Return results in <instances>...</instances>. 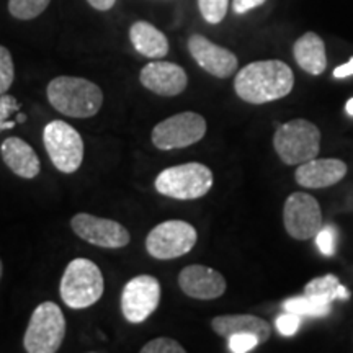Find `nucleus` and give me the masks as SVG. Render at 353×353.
Returning <instances> with one entry per match:
<instances>
[{"label": "nucleus", "mask_w": 353, "mask_h": 353, "mask_svg": "<svg viewBox=\"0 0 353 353\" xmlns=\"http://www.w3.org/2000/svg\"><path fill=\"white\" fill-rule=\"evenodd\" d=\"M294 74L283 61L268 59L247 64L236 74L234 90L241 100L252 105L283 99L293 90Z\"/></svg>", "instance_id": "obj_1"}, {"label": "nucleus", "mask_w": 353, "mask_h": 353, "mask_svg": "<svg viewBox=\"0 0 353 353\" xmlns=\"http://www.w3.org/2000/svg\"><path fill=\"white\" fill-rule=\"evenodd\" d=\"M51 107L70 118H92L103 105V92L92 81L61 76L52 79L46 88Z\"/></svg>", "instance_id": "obj_2"}, {"label": "nucleus", "mask_w": 353, "mask_h": 353, "mask_svg": "<svg viewBox=\"0 0 353 353\" xmlns=\"http://www.w3.org/2000/svg\"><path fill=\"white\" fill-rule=\"evenodd\" d=\"M105 290L103 275L88 259H74L61 278V299L70 309H85L100 301Z\"/></svg>", "instance_id": "obj_3"}, {"label": "nucleus", "mask_w": 353, "mask_h": 353, "mask_svg": "<svg viewBox=\"0 0 353 353\" xmlns=\"http://www.w3.org/2000/svg\"><path fill=\"white\" fill-rule=\"evenodd\" d=\"M273 148L283 164H304L319 154L321 131L307 120H291L275 131Z\"/></svg>", "instance_id": "obj_4"}, {"label": "nucleus", "mask_w": 353, "mask_h": 353, "mask_svg": "<svg viewBox=\"0 0 353 353\" xmlns=\"http://www.w3.org/2000/svg\"><path fill=\"white\" fill-rule=\"evenodd\" d=\"M154 187L174 200H198L213 187V172L200 162L174 165L156 176Z\"/></svg>", "instance_id": "obj_5"}, {"label": "nucleus", "mask_w": 353, "mask_h": 353, "mask_svg": "<svg viewBox=\"0 0 353 353\" xmlns=\"http://www.w3.org/2000/svg\"><path fill=\"white\" fill-rule=\"evenodd\" d=\"M65 337V317L56 303L46 301L34 307L25 330L23 347L28 353H54Z\"/></svg>", "instance_id": "obj_6"}, {"label": "nucleus", "mask_w": 353, "mask_h": 353, "mask_svg": "<svg viewBox=\"0 0 353 353\" xmlns=\"http://www.w3.org/2000/svg\"><path fill=\"white\" fill-rule=\"evenodd\" d=\"M43 143L52 165L63 174H74L83 161V139L76 128L54 120L43 130Z\"/></svg>", "instance_id": "obj_7"}, {"label": "nucleus", "mask_w": 353, "mask_h": 353, "mask_svg": "<svg viewBox=\"0 0 353 353\" xmlns=\"http://www.w3.org/2000/svg\"><path fill=\"white\" fill-rule=\"evenodd\" d=\"M198 241V232L182 219H170L157 224L145 237V250L157 260L179 259L188 254Z\"/></svg>", "instance_id": "obj_8"}, {"label": "nucleus", "mask_w": 353, "mask_h": 353, "mask_svg": "<svg viewBox=\"0 0 353 353\" xmlns=\"http://www.w3.org/2000/svg\"><path fill=\"white\" fill-rule=\"evenodd\" d=\"M206 120L195 112L176 113L157 123L152 130V144L161 151H174L196 144L206 134Z\"/></svg>", "instance_id": "obj_9"}, {"label": "nucleus", "mask_w": 353, "mask_h": 353, "mask_svg": "<svg viewBox=\"0 0 353 353\" xmlns=\"http://www.w3.org/2000/svg\"><path fill=\"white\" fill-rule=\"evenodd\" d=\"M283 224L293 239H312L322 228L319 203L306 192L291 193L283 206Z\"/></svg>", "instance_id": "obj_10"}, {"label": "nucleus", "mask_w": 353, "mask_h": 353, "mask_svg": "<svg viewBox=\"0 0 353 353\" xmlns=\"http://www.w3.org/2000/svg\"><path fill=\"white\" fill-rule=\"evenodd\" d=\"M161 303V283L156 276L131 278L121 293V312L131 324H141L156 311Z\"/></svg>", "instance_id": "obj_11"}, {"label": "nucleus", "mask_w": 353, "mask_h": 353, "mask_svg": "<svg viewBox=\"0 0 353 353\" xmlns=\"http://www.w3.org/2000/svg\"><path fill=\"white\" fill-rule=\"evenodd\" d=\"M70 228L81 239L90 242L92 245L103 247V249H121L130 244V231L118 223L108 218L88 213H77L70 219Z\"/></svg>", "instance_id": "obj_12"}, {"label": "nucleus", "mask_w": 353, "mask_h": 353, "mask_svg": "<svg viewBox=\"0 0 353 353\" xmlns=\"http://www.w3.org/2000/svg\"><path fill=\"white\" fill-rule=\"evenodd\" d=\"M188 51L203 70L218 79L231 77L239 64L237 56L232 51L198 33L188 38Z\"/></svg>", "instance_id": "obj_13"}, {"label": "nucleus", "mask_w": 353, "mask_h": 353, "mask_svg": "<svg viewBox=\"0 0 353 353\" xmlns=\"http://www.w3.org/2000/svg\"><path fill=\"white\" fill-rule=\"evenodd\" d=\"M139 81L148 90L161 97H176L188 85L183 68L167 61H152L145 64L139 72Z\"/></svg>", "instance_id": "obj_14"}, {"label": "nucleus", "mask_w": 353, "mask_h": 353, "mask_svg": "<svg viewBox=\"0 0 353 353\" xmlns=\"http://www.w3.org/2000/svg\"><path fill=\"white\" fill-rule=\"evenodd\" d=\"M179 286L185 294L195 299H216L226 291V280L214 268L205 265H188L179 275Z\"/></svg>", "instance_id": "obj_15"}, {"label": "nucleus", "mask_w": 353, "mask_h": 353, "mask_svg": "<svg viewBox=\"0 0 353 353\" xmlns=\"http://www.w3.org/2000/svg\"><path fill=\"white\" fill-rule=\"evenodd\" d=\"M347 175V164L341 159H311L299 164L294 174L304 188H327L339 183Z\"/></svg>", "instance_id": "obj_16"}, {"label": "nucleus", "mask_w": 353, "mask_h": 353, "mask_svg": "<svg viewBox=\"0 0 353 353\" xmlns=\"http://www.w3.org/2000/svg\"><path fill=\"white\" fill-rule=\"evenodd\" d=\"M0 154L8 169L21 179L32 180L41 172L38 154L21 138H17V136L7 138L0 145Z\"/></svg>", "instance_id": "obj_17"}, {"label": "nucleus", "mask_w": 353, "mask_h": 353, "mask_svg": "<svg viewBox=\"0 0 353 353\" xmlns=\"http://www.w3.org/2000/svg\"><path fill=\"white\" fill-rule=\"evenodd\" d=\"M211 329L221 337L229 339L236 334H252L260 343H265L272 335V325L262 317L252 314H224L211 321Z\"/></svg>", "instance_id": "obj_18"}, {"label": "nucleus", "mask_w": 353, "mask_h": 353, "mask_svg": "<svg viewBox=\"0 0 353 353\" xmlns=\"http://www.w3.org/2000/svg\"><path fill=\"white\" fill-rule=\"evenodd\" d=\"M293 56L299 68L311 76H321L327 68L324 39L314 32L304 33L301 38L296 39L293 46Z\"/></svg>", "instance_id": "obj_19"}, {"label": "nucleus", "mask_w": 353, "mask_h": 353, "mask_svg": "<svg viewBox=\"0 0 353 353\" xmlns=\"http://www.w3.org/2000/svg\"><path fill=\"white\" fill-rule=\"evenodd\" d=\"M130 39L134 50L149 59H162L169 52V39L149 21H136L130 28Z\"/></svg>", "instance_id": "obj_20"}, {"label": "nucleus", "mask_w": 353, "mask_h": 353, "mask_svg": "<svg viewBox=\"0 0 353 353\" xmlns=\"http://www.w3.org/2000/svg\"><path fill=\"white\" fill-rule=\"evenodd\" d=\"M304 294L309 298L321 299V301L332 303L334 299H348V290L341 283L335 275H324L312 278L309 283L304 286Z\"/></svg>", "instance_id": "obj_21"}, {"label": "nucleus", "mask_w": 353, "mask_h": 353, "mask_svg": "<svg viewBox=\"0 0 353 353\" xmlns=\"http://www.w3.org/2000/svg\"><path fill=\"white\" fill-rule=\"evenodd\" d=\"M285 311L294 312L298 316H309V317H325L332 311V303L321 301V299L309 298L306 294L296 298H290L283 303Z\"/></svg>", "instance_id": "obj_22"}, {"label": "nucleus", "mask_w": 353, "mask_h": 353, "mask_svg": "<svg viewBox=\"0 0 353 353\" xmlns=\"http://www.w3.org/2000/svg\"><path fill=\"white\" fill-rule=\"evenodd\" d=\"M51 0H8V12L17 20H33L46 10Z\"/></svg>", "instance_id": "obj_23"}, {"label": "nucleus", "mask_w": 353, "mask_h": 353, "mask_svg": "<svg viewBox=\"0 0 353 353\" xmlns=\"http://www.w3.org/2000/svg\"><path fill=\"white\" fill-rule=\"evenodd\" d=\"M201 17L210 25H218L226 19L229 0H198Z\"/></svg>", "instance_id": "obj_24"}, {"label": "nucleus", "mask_w": 353, "mask_h": 353, "mask_svg": "<svg viewBox=\"0 0 353 353\" xmlns=\"http://www.w3.org/2000/svg\"><path fill=\"white\" fill-rule=\"evenodd\" d=\"M15 81V65L10 51L0 44V95L7 94L8 88Z\"/></svg>", "instance_id": "obj_25"}, {"label": "nucleus", "mask_w": 353, "mask_h": 353, "mask_svg": "<svg viewBox=\"0 0 353 353\" xmlns=\"http://www.w3.org/2000/svg\"><path fill=\"white\" fill-rule=\"evenodd\" d=\"M21 105L12 95H0V132L6 130H12L17 125V121L10 120L13 114L20 112Z\"/></svg>", "instance_id": "obj_26"}, {"label": "nucleus", "mask_w": 353, "mask_h": 353, "mask_svg": "<svg viewBox=\"0 0 353 353\" xmlns=\"http://www.w3.org/2000/svg\"><path fill=\"white\" fill-rule=\"evenodd\" d=\"M141 353H185L182 343L170 337H157L141 348Z\"/></svg>", "instance_id": "obj_27"}, {"label": "nucleus", "mask_w": 353, "mask_h": 353, "mask_svg": "<svg viewBox=\"0 0 353 353\" xmlns=\"http://www.w3.org/2000/svg\"><path fill=\"white\" fill-rule=\"evenodd\" d=\"M335 241H337V232H335V229L332 226L321 228V231L316 234L317 249H319L324 255H327V257L335 254V245H337Z\"/></svg>", "instance_id": "obj_28"}, {"label": "nucleus", "mask_w": 353, "mask_h": 353, "mask_svg": "<svg viewBox=\"0 0 353 353\" xmlns=\"http://www.w3.org/2000/svg\"><path fill=\"white\" fill-rule=\"evenodd\" d=\"M257 345H260L259 339L252 334H236L229 337V350L232 353L252 352Z\"/></svg>", "instance_id": "obj_29"}, {"label": "nucleus", "mask_w": 353, "mask_h": 353, "mask_svg": "<svg viewBox=\"0 0 353 353\" xmlns=\"http://www.w3.org/2000/svg\"><path fill=\"white\" fill-rule=\"evenodd\" d=\"M275 325H276L278 332H280L281 335H285V337H291V335H294L298 332L299 325H301V316L286 311L285 314L276 317Z\"/></svg>", "instance_id": "obj_30"}, {"label": "nucleus", "mask_w": 353, "mask_h": 353, "mask_svg": "<svg viewBox=\"0 0 353 353\" xmlns=\"http://www.w3.org/2000/svg\"><path fill=\"white\" fill-rule=\"evenodd\" d=\"M265 2L267 0H234L232 8L234 13H237V15H244V13L254 10V8L263 6Z\"/></svg>", "instance_id": "obj_31"}, {"label": "nucleus", "mask_w": 353, "mask_h": 353, "mask_svg": "<svg viewBox=\"0 0 353 353\" xmlns=\"http://www.w3.org/2000/svg\"><path fill=\"white\" fill-rule=\"evenodd\" d=\"M353 76V57H350L347 64L339 65V68L334 69V77L335 79H345Z\"/></svg>", "instance_id": "obj_32"}, {"label": "nucleus", "mask_w": 353, "mask_h": 353, "mask_svg": "<svg viewBox=\"0 0 353 353\" xmlns=\"http://www.w3.org/2000/svg\"><path fill=\"white\" fill-rule=\"evenodd\" d=\"M87 3L90 7H94L99 12H107L110 8L114 7L117 0H87Z\"/></svg>", "instance_id": "obj_33"}, {"label": "nucleus", "mask_w": 353, "mask_h": 353, "mask_svg": "<svg viewBox=\"0 0 353 353\" xmlns=\"http://www.w3.org/2000/svg\"><path fill=\"white\" fill-rule=\"evenodd\" d=\"M345 110H347V113L350 114V117H353V99H350L347 101V105H345Z\"/></svg>", "instance_id": "obj_34"}, {"label": "nucleus", "mask_w": 353, "mask_h": 353, "mask_svg": "<svg viewBox=\"0 0 353 353\" xmlns=\"http://www.w3.org/2000/svg\"><path fill=\"white\" fill-rule=\"evenodd\" d=\"M17 123H25L26 121V114H23V113H17V120H15Z\"/></svg>", "instance_id": "obj_35"}, {"label": "nucleus", "mask_w": 353, "mask_h": 353, "mask_svg": "<svg viewBox=\"0 0 353 353\" xmlns=\"http://www.w3.org/2000/svg\"><path fill=\"white\" fill-rule=\"evenodd\" d=\"M2 270H3V267H2V260H0V278H2Z\"/></svg>", "instance_id": "obj_36"}]
</instances>
